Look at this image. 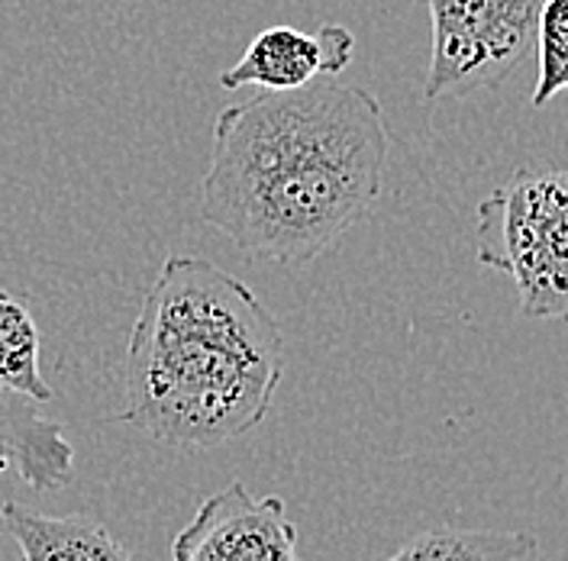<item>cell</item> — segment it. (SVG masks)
<instances>
[{
    "label": "cell",
    "mask_w": 568,
    "mask_h": 561,
    "mask_svg": "<svg viewBox=\"0 0 568 561\" xmlns=\"http://www.w3.org/2000/svg\"><path fill=\"white\" fill-rule=\"evenodd\" d=\"M388 149L365 88L258 91L213 120L201 216L248 258L301 268L378 204Z\"/></svg>",
    "instance_id": "1"
},
{
    "label": "cell",
    "mask_w": 568,
    "mask_h": 561,
    "mask_svg": "<svg viewBox=\"0 0 568 561\" xmlns=\"http://www.w3.org/2000/svg\"><path fill=\"white\" fill-rule=\"evenodd\" d=\"M284 336L246 280L197 255L165 258L142 300L120 422L175 449H213L265 420Z\"/></svg>",
    "instance_id": "2"
},
{
    "label": "cell",
    "mask_w": 568,
    "mask_h": 561,
    "mask_svg": "<svg viewBox=\"0 0 568 561\" xmlns=\"http://www.w3.org/2000/svg\"><path fill=\"white\" fill-rule=\"evenodd\" d=\"M478 262L504 272L527 319L568 323V165H532L478 204Z\"/></svg>",
    "instance_id": "3"
},
{
    "label": "cell",
    "mask_w": 568,
    "mask_h": 561,
    "mask_svg": "<svg viewBox=\"0 0 568 561\" xmlns=\"http://www.w3.org/2000/svg\"><path fill=\"white\" fill-rule=\"evenodd\" d=\"M429 17L426 101L497 88L536 39L542 0H424Z\"/></svg>",
    "instance_id": "4"
},
{
    "label": "cell",
    "mask_w": 568,
    "mask_h": 561,
    "mask_svg": "<svg viewBox=\"0 0 568 561\" xmlns=\"http://www.w3.org/2000/svg\"><path fill=\"white\" fill-rule=\"evenodd\" d=\"M172 561H301L297 527L282 497H255L243 481H233L181 527Z\"/></svg>",
    "instance_id": "5"
},
{
    "label": "cell",
    "mask_w": 568,
    "mask_h": 561,
    "mask_svg": "<svg viewBox=\"0 0 568 561\" xmlns=\"http://www.w3.org/2000/svg\"><path fill=\"white\" fill-rule=\"evenodd\" d=\"M355 35L346 27L326 23L317 33L297 27H268L248 42L233 69L220 74L223 91L262 88V91H294L320 74L333 78L353 62Z\"/></svg>",
    "instance_id": "6"
},
{
    "label": "cell",
    "mask_w": 568,
    "mask_h": 561,
    "mask_svg": "<svg viewBox=\"0 0 568 561\" xmlns=\"http://www.w3.org/2000/svg\"><path fill=\"white\" fill-rule=\"evenodd\" d=\"M13 471L33 491H62L74 481V446L62 422L39 417L33 400L0 387V475Z\"/></svg>",
    "instance_id": "7"
},
{
    "label": "cell",
    "mask_w": 568,
    "mask_h": 561,
    "mask_svg": "<svg viewBox=\"0 0 568 561\" xmlns=\"http://www.w3.org/2000/svg\"><path fill=\"white\" fill-rule=\"evenodd\" d=\"M0 523L17 542L20 561H133L110 529L81 513L45 517L7 500L0 503Z\"/></svg>",
    "instance_id": "8"
},
{
    "label": "cell",
    "mask_w": 568,
    "mask_h": 561,
    "mask_svg": "<svg viewBox=\"0 0 568 561\" xmlns=\"http://www.w3.org/2000/svg\"><path fill=\"white\" fill-rule=\"evenodd\" d=\"M385 561H542L539 542L524 529L436 527L404 542Z\"/></svg>",
    "instance_id": "9"
},
{
    "label": "cell",
    "mask_w": 568,
    "mask_h": 561,
    "mask_svg": "<svg viewBox=\"0 0 568 561\" xmlns=\"http://www.w3.org/2000/svg\"><path fill=\"white\" fill-rule=\"evenodd\" d=\"M0 387L33 404H49L52 387L42 378V336L23 300L0 290Z\"/></svg>",
    "instance_id": "10"
},
{
    "label": "cell",
    "mask_w": 568,
    "mask_h": 561,
    "mask_svg": "<svg viewBox=\"0 0 568 561\" xmlns=\"http://www.w3.org/2000/svg\"><path fill=\"white\" fill-rule=\"evenodd\" d=\"M536 88L532 106H546L568 91V0H542L536 20Z\"/></svg>",
    "instance_id": "11"
}]
</instances>
